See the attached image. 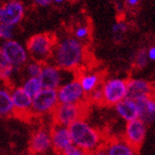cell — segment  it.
I'll use <instances>...</instances> for the list:
<instances>
[{"label":"cell","mask_w":155,"mask_h":155,"mask_svg":"<svg viewBox=\"0 0 155 155\" xmlns=\"http://www.w3.org/2000/svg\"><path fill=\"white\" fill-rule=\"evenodd\" d=\"M141 0H124V3L126 8H130V9H133V8H137L140 4Z\"/></svg>","instance_id":"4dcf8cb0"},{"label":"cell","mask_w":155,"mask_h":155,"mask_svg":"<svg viewBox=\"0 0 155 155\" xmlns=\"http://www.w3.org/2000/svg\"><path fill=\"white\" fill-rule=\"evenodd\" d=\"M147 56L149 61H154L155 60V47L151 46L147 50Z\"/></svg>","instance_id":"d6a6232c"},{"label":"cell","mask_w":155,"mask_h":155,"mask_svg":"<svg viewBox=\"0 0 155 155\" xmlns=\"http://www.w3.org/2000/svg\"><path fill=\"white\" fill-rule=\"evenodd\" d=\"M15 28L13 26L0 23V39L3 40V42L12 40L15 35Z\"/></svg>","instance_id":"d4e9b609"},{"label":"cell","mask_w":155,"mask_h":155,"mask_svg":"<svg viewBox=\"0 0 155 155\" xmlns=\"http://www.w3.org/2000/svg\"><path fill=\"white\" fill-rule=\"evenodd\" d=\"M69 130L73 146L79 149L91 153L102 147L103 138L101 132L87 123L84 118L72 123L69 127Z\"/></svg>","instance_id":"7a4b0ae2"},{"label":"cell","mask_w":155,"mask_h":155,"mask_svg":"<svg viewBox=\"0 0 155 155\" xmlns=\"http://www.w3.org/2000/svg\"><path fill=\"white\" fill-rule=\"evenodd\" d=\"M52 3H54V4H57V5H60V4H63L66 0H51Z\"/></svg>","instance_id":"d590c367"},{"label":"cell","mask_w":155,"mask_h":155,"mask_svg":"<svg viewBox=\"0 0 155 155\" xmlns=\"http://www.w3.org/2000/svg\"><path fill=\"white\" fill-rule=\"evenodd\" d=\"M22 90L31 98L35 97L43 89L41 80L39 77H28L22 85Z\"/></svg>","instance_id":"44dd1931"},{"label":"cell","mask_w":155,"mask_h":155,"mask_svg":"<svg viewBox=\"0 0 155 155\" xmlns=\"http://www.w3.org/2000/svg\"><path fill=\"white\" fill-rule=\"evenodd\" d=\"M35 4L38 7H42V8H46V7H49L52 4L51 0H33Z\"/></svg>","instance_id":"1f68e13d"},{"label":"cell","mask_w":155,"mask_h":155,"mask_svg":"<svg viewBox=\"0 0 155 155\" xmlns=\"http://www.w3.org/2000/svg\"><path fill=\"white\" fill-rule=\"evenodd\" d=\"M138 107V119L146 125H150L155 119V101L153 96L136 101Z\"/></svg>","instance_id":"ac0fdd59"},{"label":"cell","mask_w":155,"mask_h":155,"mask_svg":"<svg viewBox=\"0 0 155 155\" xmlns=\"http://www.w3.org/2000/svg\"><path fill=\"white\" fill-rule=\"evenodd\" d=\"M86 47L73 36H66L55 42L49 63L63 71H73L86 61Z\"/></svg>","instance_id":"6da1fadb"},{"label":"cell","mask_w":155,"mask_h":155,"mask_svg":"<svg viewBox=\"0 0 155 155\" xmlns=\"http://www.w3.org/2000/svg\"><path fill=\"white\" fill-rule=\"evenodd\" d=\"M58 105L57 91L51 89H42L36 95L31 99V113L36 115H44V114L52 112Z\"/></svg>","instance_id":"8992f818"},{"label":"cell","mask_w":155,"mask_h":155,"mask_svg":"<svg viewBox=\"0 0 155 155\" xmlns=\"http://www.w3.org/2000/svg\"><path fill=\"white\" fill-rule=\"evenodd\" d=\"M154 89L152 84L145 79L127 80V97L134 101L153 96Z\"/></svg>","instance_id":"8fae6325"},{"label":"cell","mask_w":155,"mask_h":155,"mask_svg":"<svg viewBox=\"0 0 155 155\" xmlns=\"http://www.w3.org/2000/svg\"><path fill=\"white\" fill-rule=\"evenodd\" d=\"M103 147L107 155H138V150L127 144L124 139H112Z\"/></svg>","instance_id":"e0dca14e"},{"label":"cell","mask_w":155,"mask_h":155,"mask_svg":"<svg viewBox=\"0 0 155 155\" xmlns=\"http://www.w3.org/2000/svg\"><path fill=\"white\" fill-rule=\"evenodd\" d=\"M0 50L8 62L15 68L20 69L26 65L29 59V53L25 47L16 40H8L4 41L0 46Z\"/></svg>","instance_id":"ba28073f"},{"label":"cell","mask_w":155,"mask_h":155,"mask_svg":"<svg viewBox=\"0 0 155 155\" xmlns=\"http://www.w3.org/2000/svg\"><path fill=\"white\" fill-rule=\"evenodd\" d=\"M15 113L11 97V91L1 87L0 89V118L9 117Z\"/></svg>","instance_id":"ffe728a7"},{"label":"cell","mask_w":155,"mask_h":155,"mask_svg":"<svg viewBox=\"0 0 155 155\" xmlns=\"http://www.w3.org/2000/svg\"><path fill=\"white\" fill-rule=\"evenodd\" d=\"M51 132V147L57 153L63 154L67 150L73 146L70 130L68 127L54 125Z\"/></svg>","instance_id":"7c38bea8"},{"label":"cell","mask_w":155,"mask_h":155,"mask_svg":"<svg viewBox=\"0 0 155 155\" xmlns=\"http://www.w3.org/2000/svg\"><path fill=\"white\" fill-rule=\"evenodd\" d=\"M91 155H107V153H106V150H105V147L102 146V147H98V149L95 150L94 151H92L91 153Z\"/></svg>","instance_id":"e575fe53"},{"label":"cell","mask_w":155,"mask_h":155,"mask_svg":"<svg viewBox=\"0 0 155 155\" xmlns=\"http://www.w3.org/2000/svg\"><path fill=\"white\" fill-rule=\"evenodd\" d=\"M113 5H114V9H115V11L118 15H124V12L126 11V6H125L124 1L120 0V1H118V2L113 3Z\"/></svg>","instance_id":"f546056e"},{"label":"cell","mask_w":155,"mask_h":155,"mask_svg":"<svg viewBox=\"0 0 155 155\" xmlns=\"http://www.w3.org/2000/svg\"><path fill=\"white\" fill-rule=\"evenodd\" d=\"M2 1H3V0H0V3H1V2H2Z\"/></svg>","instance_id":"74e56055"},{"label":"cell","mask_w":155,"mask_h":155,"mask_svg":"<svg viewBox=\"0 0 155 155\" xmlns=\"http://www.w3.org/2000/svg\"><path fill=\"white\" fill-rule=\"evenodd\" d=\"M114 107H115L116 113L127 123L138 119V107L136 101L126 97Z\"/></svg>","instance_id":"2e32d148"},{"label":"cell","mask_w":155,"mask_h":155,"mask_svg":"<svg viewBox=\"0 0 155 155\" xmlns=\"http://www.w3.org/2000/svg\"><path fill=\"white\" fill-rule=\"evenodd\" d=\"M84 104H58L52 111L55 125L70 127L72 123L85 116Z\"/></svg>","instance_id":"277c9868"},{"label":"cell","mask_w":155,"mask_h":155,"mask_svg":"<svg viewBox=\"0 0 155 155\" xmlns=\"http://www.w3.org/2000/svg\"><path fill=\"white\" fill-rule=\"evenodd\" d=\"M132 62L135 65V67L139 70H143L149 64V59L147 56V50L140 49L132 57Z\"/></svg>","instance_id":"7402d4cb"},{"label":"cell","mask_w":155,"mask_h":155,"mask_svg":"<svg viewBox=\"0 0 155 155\" xmlns=\"http://www.w3.org/2000/svg\"><path fill=\"white\" fill-rule=\"evenodd\" d=\"M29 155H31V154H29Z\"/></svg>","instance_id":"f35d334b"},{"label":"cell","mask_w":155,"mask_h":155,"mask_svg":"<svg viewBox=\"0 0 155 155\" xmlns=\"http://www.w3.org/2000/svg\"><path fill=\"white\" fill-rule=\"evenodd\" d=\"M8 66H12L9 62L8 60L6 59V57L4 56L3 52L0 50V69H3V68H6V67Z\"/></svg>","instance_id":"836d02e7"},{"label":"cell","mask_w":155,"mask_h":155,"mask_svg":"<svg viewBox=\"0 0 155 155\" xmlns=\"http://www.w3.org/2000/svg\"><path fill=\"white\" fill-rule=\"evenodd\" d=\"M90 99L91 102L93 103H97V104H100V103H103V92H102V90H101V87H97L94 91H92L90 94Z\"/></svg>","instance_id":"83f0119b"},{"label":"cell","mask_w":155,"mask_h":155,"mask_svg":"<svg viewBox=\"0 0 155 155\" xmlns=\"http://www.w3.org/2000/svg\"><path fill=\"white\" fill-rule=\"evenodd\" d=\"M18 70L19 69L15 68V67H12V66H8V67H6V68L0 69V80L9 81Z\"/></svg>","instance_id":"4316f807"},{"label":"cell","mask_w":155,"mask_h":155,"mask_svg":"<svg viewBox=\"0 0 155 155\" xmlns=\"http://www.w3.org/2000/svg\"><path fill=\"white\" fill-rule=\"evenodd\" d=\"M39 78L44 89L57 90L63 84V71L49 62L45 63Z\"/></svg>","instance_id":"4fadbf2b"},{"label":"cell","mask_w":155,"mask_h":155,"mask_svg":"<svg viewBox=\"0 0 155 155\" xmlns=\"http://www.w3.org/2000/svg\"><path fill=\"white\" fill-rule=\"evenodd\" d=\"M77 80L85 94L89 95L92 91L99 87V85L102 82V76L95 71L83 72L79 75Z\"/></svg>","instance_id":"d6986e66"},{"label":"cell","mask_w":155,"mask_h":155,"mask_svg":"<svg viewBox=\"0 0 155 155\" xmlns=\"http://www.w3.org/2000/svg\"><path fill=\"white\" fill-rule=\"evenodd\" d=\"M11 97L13 106V110L17 115H25L31 113V97L27 94L21 87H15L11 91Z\"/></svg>","instance_id":"5bb4252c"},{"label":"cell","mask_w":155,"mask_h":155,"mask_svg":"<svg viewBox=\"0 0 155 155\" xmlns=\"http://www.w3.org/2000/svg\"><path fill=\"white\" fill-rule=\"evenodd\" d=\"M43 64L37 61H31L27 62L26 64V73L28 74V77H39L40 73L42 71Z\"/></svg>","instance_id":"cb8c5ba5"},{"label":"cell","mask_w":155,"mask_h":155,"mask_svg":"<svg viewBox=\"0 0 155 155\" xmlns=\"http://www.w3.org/2000/svg\"><path fill=\"white\" fill-rule=\"evenodd\" d=\"M25 15V6L21 0H8L0 5V23L15 27Z\"/></svg>","instance_id":"9c48e42d"},{"label":"cell","mask_w":155,"mask_h":155,"mask_svg":"<svg viewBox=\"0 0 155 155\" xmlns=\"http://www.w3.org/2000/svg\"><path fill=\"white\" fill-rule=\"evenodd\" d=\"M147 125L140 119H135L126 125L124 140L134 149L138 150L142 146L147 136Z\"/></svg>","instance_id":"30bf717a"},{"label":"cell","mask_w":155,"mask_h":155,"mask_svg":"<svg viewBox=\"0 0 155 155\" xmlns=\"http://www.w3.org/2000/svg\"><path fill=\"white\" fill-rule=\"evenodd\" d=\"M56 91L58 104H84L87 96L77 78L63 83Z\"/></svg>","instance_id":"52a82bcc"},{"label":"cell","mask_w":155,"mask_h":155,"mask_svg":"<svg viewBox=\"0 0 155 155\" xmlns=\"http://www.w3.org/2000/svg\"><path fill=\"white\" fill-rule=\"evenodd\" d=\"M56 39L51 33H38L32 35L27 42V51L33 61L48 63L51 59Z\"/></svg>","instance_id":"3957f363"},{"label":"cell","mask_w":155,"mask_h":155,"mask_svg":"<svg viewBox=\"0 0 155 155\" xmlns=\"http://www.w3.org/2000/svg\"><path fill=\"white\" fill-rule=\"evenodd\" d=\"M118 1H120V0H112V2H113V3H115V2H118Z\"/></svg>","instance_id":"8d00e7d4"},{"label":"cell","mask_w":155,"mask_h":155,"mask_svg":"<svg viewBox=\"0 0 155 155\" xmlns=\"http://www.w3.org/2000/svg\"><path fill=\"white\" fill-rule=\"evenodd\" d=\"M62 155H91V153L81 150L75 146H72L69 150H67Z\"/></svg>","instance_id":"f1b7e54d"},{"label":"cell","mask_w":155,"mask_h":155,"mask_svg":"<svg viewBox=\"0 0 155 155\" xmlns=\"http://www.w3.org/2000/svg\"><path fill=\"white\" fill-rule=\"evenodd\" d=\"M129 26L125 21H117L111 26V32L113 35H123V33L127 32Z\"/></svg>","instance_id":"484cf974"},{"label":"cell","mask_w":155,"mask_h":155,"mask_svg":"<svg viewBox=\"0 0 155 155\" xmlns=\"http://www.w3.org/2000/svg\"><path fill=\"white\" fill-rule=\"evenodd\" d=\"M103 92V103L115 106L127 97V80L124 78H110L100 87Z\"/></svg>","instance_id":"5b68a950"},{"label":"cell","mask_w":155,"mask_h":155,"mask_svg":"<svg viewBox=\"0 0 155 155\" xmlns=\"http://www.w3.org/2000/svg\"><path fill=\"white\" fill-rule=\"evenodd\" d=\"M51 147V132L47 130H38L33 132L30 142V150L32 153H43Z\"/></svg>","instance_id":"9a60e30c"},{"label":"cell","mask_w":155,"mask_h":155,"mask_svg":"<svg viewBox=\"0 0 155 155\" xmlns=\"http://www.w3.org/2000/svg\"><path fill=\"white\" fill-rule=\"evenodd\" d=\"M91 35V29L86 24H80L74 27L73 29V37L79 40L80 42H83L87 40Z\"/></svg>","instance_id":"603a6c76"}]
</instances>
